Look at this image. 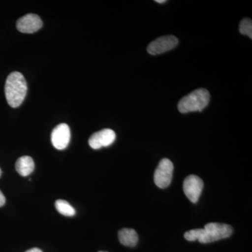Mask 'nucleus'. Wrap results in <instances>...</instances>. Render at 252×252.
<instances>
[{"label": "nucleus", "instance_id": "dca6fc26", "mask_svg": "<svg viewBox=\"0 0 252 252\" xmlns=\"http://www.w3.org/2000/svg\"><path fill=\"white\" fill-rule=\"evenodd\" d=\"M156 2L159 3V4H162V3L166 2V0H156Z\"/></svg>", "mask_w": 252, "mask_h": 252}, {"label": "nucleus", "instance_id": "6e6552de", "mask_svg": "<svg viewBox=\"0 0 252 252\" xmlns=\"http://www.w3.org/2000/svg\"><path fill=\"white\" fill-rule=\"evenodd\" d=\"M116 140V133L112 129L103 130L94 132L89 138V144L91 148L99 149L107 147L114 143Z\"/></svg>", "mask_w": 252, "mask_h": 252}, {"label": "nucleus", "instance_id": "f03ea898", "mask_svg": "<svg viewBox=\"0 0 252 252\" xmlns=\"http://www.w3.org/2000/svg\"><path fill=\"white\" fill-rule=\"evenodd\" d=\"M5 96L9 106L13 108L23 103L28 91L27 82L21 73H11L6 79L4 87Z\"/></svg>", "mask_w": 252, "mask_h": 252}, {"label": "nucleus", "instance_id": "f257e3e1", "mask_svg": "<svg viewBox=\"0 0 252 252\" xmlns=\"http://www.w3.org/2000/svg\"><path fill=\"white\" fill-rule=\"evenodd\" d=\"M233 232L231 225L225 223H209L205 225L204 228L186 232L185 238L188 241L198 240L199 243L207 244L229 238L233 234Z\"/></svg>", "mask_w": 252, "mask_h": 252}, {"label": "nucleus", "instance_id": "f3484780", "mask_svg": "<svg viewBox=\"0 0 252 252\" xmlns=\"http://www.w3.org/2000/svg\"><path fill=\"white\" fill-rule=\"evenodd\" d=\"M1 169H0V177H1Z\"/></svg>", "mask_w": 252, "mask_h": 252}, {"label": "nucleus", "instance_id": "9b49d317", "mask_svg": "<svg viewBox=\"0 0 252 252\" xmlns=\"http://www.w3.org/2000/svg\"><path fill=\"white\" fill-rule=\"evenodd\" d=\"M119 239L120 243L125 246L134 248L138 243V235L132 228H123L119 232Z\"/></svg>", "mask_w": 252, "mask_h": 252}, {"label": "nucleus", "instance_id": "39448f33", "mask_svg": "<svg viewBox=\"0 0 252 252\" xmlns=\"http://www.w3.org/2000/svg\"><path fill=\"white\" fill-rule=\"evenodd\" d=\"M204 187L203 181L196 175H189L184 182L186 196L193 203H198Z\"/></svg>", "mask_w": 252, "mask_h": 252}, {"label": "nucleus", "instance_id": "f8f14e48", "mask_svg": "<svg viewBox=\"0 0 252 252\" xmlns=\"http://www.w3.org/2000/svg\"><path fill=\"white\" fill-rule=\"evenodd\" d=\"M56 208L61 215L66 217H73L75 215L76 211L74 207L68 202L64 200H58L56 202Z\"/></svg>", "mask_w": 252, "mask_h": 252}, {"label": "nucleus", "instance_id": "ddd939ff", "mask_svg": "<svg viewBox=\"0 0 252 252\" xmlns=\"http://www.w3.org/2000/svg\"><path fill=\"white\" fill-rule=\"evenodd\" d=\"M239 31L242 34L248 35L252 39V21L250 18H245L240 23Z\"/></svg>", "mask_w": 252, "mask_h": 252}, {"label": "nucleus", "instance_id": "1a4fd4ad", "mask_svg": "<svg viewBox=\"0 0 252 252\" xmlns=\"http://www.w3.org/2000/svg\"><path fill=\"white\" fill-rule=\"evenodd\" d=\"M43 23L39 16L34 14H28L19 18L16 23L18 31L22 33L36 32L42 28Z\"/></svg>", "mask_w": 252, "mask_h": 252}, {"label": "nucleus", "instance_id": "9d476101", "mask_svg": "<svg viewBox=\"0 0 252 252\" xmlns=\"http://www.w3.org/2000/svg\"><path fill=\"white\" fill-rule=\"evenodd\" d=\"M34 162L31 157L25 156L19 158L16 162V170L20 175L27 177L34 170Z\"/></svg>", "mask_w": 252, "mask_h": 252}, {"label": "nucleus", "instance_id": "a211bd4d", "mask_svg": "<svg viewBox=\"0 0 252 252\" xmlns=\"http://www.w3.org/2000/svg\"></svg>", "mask_w": 252, "mask_h": 252}, {"label": "nucleus", "instance_id": "0eeeda50", "mask_svg": "<svg viewBox=\"0 0 252 252\" xmlns=\"http://www.w3.org/2000/svg\"><path fill=\"white\" fill-rule=\"evenodd\" d=\"M70 129L66 124H59L51 132V142L55 148L63 150L67 148L70 141Z\"/></svg>", "mask_w": 252, "mask_h": 252}, {"label": "nucleus", "instance_id": "7ed1b4c3", "mask_svg": "<svg viewBox=\"0 0 252 252\" xmlns=\"http://www.w3.org/2000/svg\"><path fill=\"white\" fill-rule=\"evenodd\" d=\"M210 94L205 89H198L182 98L178 104L179 111L182 114L202 112L208 105Z\"/></svg>", "mask_w": 252, "mask_h": 252}, {"label": "nucleus", "instance_id": "2eb2a0df", "mask_svg": "<svg viewBox=\"0 0 252 252\" xmlns=\"http://www.w3.org/2000/svg\"><path fill=\"white\" fill-rule=\"evenodd\" d=\"M26 252H42L41 250L38 248H32L31 249V250H28Z\"/></svg>", "mask_w": 252, "mask_h": 252}, {"label": "nucleus", "instance_id": "423d86ee", "mask_svg": "<svg viewBox=\"0 0 252 252\" xmlns=\"http://www.w3.org/2000/svg\"><path fill=\"white\" fill-rule=\"evenodd\" d=\"M178 43V39L175 36H160L150 43L147 47V52L152 56L163 54L173 49L177 46Z\"/></svg>", "mask_w": 252, "mask_h": 252}, {"label": "nucleus", "instance_id": "4468645a", "mask_svg": "<svg viewBox=\"0 0 252 252\" xmlns=\"http://www.w3.org/2000/svg\"><path fill=\"white\" fill-rule=\"evenodd\" d=\"M5 202H6V198H5L4 194L1 193V190H0V207L4 205Z\"/></svg>", "mask_w": 252, "mask_h": 252}, {"label": "nucleus", "instance_id": "20e7f679", "mask_svg": "<svg viewBox=\"0 0 252 252\" xmlns=\"http://www.w3.org/2000/svg\"><path fill=\"white\" fill-rule=\"evenodd\" d=\"M173 170L174 165L171 160L162 158L154 172V183L158 188H167L171 183Z\"/></svg>", "mask_w": 252, "mask_h": 252}]
</instances>
